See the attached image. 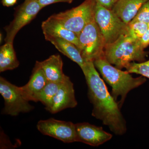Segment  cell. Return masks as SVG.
Masks as SVG:
<instances>
[{"instance_id":"obj_1","label":"cell","mask_w":149,"mask_h":149,"mask_svg":"<svg viewBox=\"0 0 149 149\" xmlns=\"http://www.w3.org/2000/svg\"><path fill=\"white\" fill-rule=\"evenodd\" d=\"M82 71L88 85V99L93 105L92 116L101 120L115 135L125 134L127 131L126 121L93 62L86 61Z\"/></svg>"},{"instance_id":"obj_2","label":"cell","mask_w":149,"mask_h":149,"mask_svg":"<svg viewBox=\"0 0 149 149\" xmlns=\"http://www.w3.org/2000/svg\"><path fill=\"white\" fill-rule=\"evenodd\" d=\"M94 65L102 74L104 80L111 87V95L121 109L127 94L133 89L146 83V77L141 75L134 78L127 71H122L109 63L104 56L95 60Z\"/></svg>"},{"instance_id":"obj_3","label":"cell","mask_w":149,"mask_h":149,"mask_svg":"<svg viewBox=\"0 0 149 149\" xmlns=\"http://www.w3.org/2000/svg\"><path fill=\"white\" fill-rule=\"evenodd\" d=\"M148 52L141 47L138 40L123 35L113 42L106 44L104 56L112 65L122 69L132 62L146 61Z\"/></svg>"},{"instance_id":"obj_4","label":"cell","mask_w":149,"mask_h":149,"mask_svg":"<svg viewBox=\"0 0 149 149\" xmlns=\"http://www.w3.org/2000/svg\"><path fill=\"white\" fill-rule=\"evenodd\" d=\"M97 4V0H85L78 6L52 16L78 37L84 27L95 19Z\"/></svg>"},{"instance_id":"obj_5","label":"cell","mask_w":149,"mask_h":149,"mask_svg":"<svg viewBox=\"0 0 149 149\" xmlns=\"http://www.w3.org/2000/svg\"><path fill=\"white\" fill-rule=\"evenodd\" d=\"M79 50L85 61H94L104 56L105 41L94 19L83 29L78 36Z\"/></svg>"},{"instance_id":"obj_6","label":"cell","mask_w":149,"mask_h":149,"mask_svg":"<svg viewBox=\"0 0 149 149\" xmlns=\"http://www.w3.org/2000/svg\"><path fill=\"white\" fill-rule=\"evenodd\" d=\"M95 20L100 29L106 44L113 42L123 35L128 34L129 26L112 10L97 2Z\"/></svg>"},{"instance_id":"obj_7","label":"cell","mask_w":149,"mask_h":149,"mask_svg":"<svg viewBox=\"0 0 149 149\" xmlns=\"http://www.w3.org/2000/svg\"><path fill=\"white\" fill-rule=\"evenodd\" d=\"M0 93L4 100L3 114L17 116L20 113L29 112L34 109L24 97L20 87L2 77H0Z\"/></svg>"},{"instance_id":"obj_8","label":"cell","mask_w":149,"mask_h":149,"mask_svg":"<svg viewBox=\"0 0 149 149\" xmlns=\"http://www.w3.org/2000/svg\"><path fill=\"white\" fill-rule=\"evenodd\" d=\"M42 8L38 0H25L19 6L13 20L5 28L6 32L5 42L13 43L15 37L20 29L32 21Z\"/></svg>"},{"instance_id":"obj_9","label":"cell","mask_w":149,"mask_h":149,"mask_svg":"<svg viewBox=\"0 0 149 149\" xmlns=\"http://www.w3.org/2000/svg\"><path fill=\"white\" fill-rule=\"evenodd\" d=\"M37 127L43 135L50 136L63 143L77 142L75 124L70 121L50 118L38 121Z\"/></svg>"},{"instance_id":"obj_10","label":"cell","mask_w":149,"mask_h":149,"mask_svg":"<svg viewBox=\"0 0 149 149\" xmlns=\"http://www.w3.org/2000/svg\"><path fill=\"white\" fill-rule=\"evenodd\" d=\"M77 142H80L93 147H97L109 141L112 134L106 132L102 127L83 122L75 124Z\"/></svg>"},{"instance_id":"obj_11","label":"cell","mask_w":149,"mask_h":149,"mask_svg":"<svg viewBox=\"0 0 149 149\" xmlns=\"http://www.w3.org/2000/svg\"><path fill=\"white\" fill-rule=\"evenodd\" d=\"M74 85L68 76L63 81L50 104L45 109L51 113H56L68 108L77 106Z\"/></svg>"},{"instance_id":"obj_12","label":"cell","mask_w":149,"mask_h":149,"mask_svg":"<svg viewBox=\"0 0 149 149\" xmlns=\"http://www.w3.org/2000/svg\"><path fill=\"white\" fill-rule=\"evenodd\" d=\"M48 83L40 61H37L28 83L20 88L29 101L37 102L38 96Z\"/></svg>"},{"instance_id":"obj_13","label":"cell","mask_w":149,"mask_h":149,"mask_svg":"<svg viewBox=\"0 0 149 149\" xmlns=\"http://www.w3.org/2000/svg\"><path fill=\"white\" fill-rule=\"evenodd\" d=\"M42 29L46 40L52 37L62 38L73 43L79 49L78 36L65 28L52 16H51L42 22Z\"/></svg>"},{"instance_id":"obj_14","label":"cell","mask_w":149,"mask_h":149,"mask_svg":"<svg viewBox=\"0 0 149 149\" xmlns=\"http://www.w3.org/2000/svg\"><path fill=\"white\" fill-rule=\"evenodd\" d=\"M40 63L48 82H63L68 77L63 73V62L59 55L51 56Z\"/></svg>"},{"instance_id":"obj_15","label":"cell","mask_w":149,"mask_h":149,"mask_svg":"<svg viewBox=\"0 0 149 149\" xmlns=\"http://www.w3.org/2000/svg\"><path fill=\"white\" fill-rule=\"evenodd\" d=\"M46 40L51 42L59 52L76 63L82 70L84 69L86 65V61L81 55L79 49L74 44L58 37H49Z\"/></svg>"},{"instance_id":"obj_16","label":"cell","mask_w":149,"mask_h":149,"mask_svg":"<svg viewBox=\"0 0 149 149\" xmlns=\"http://www.w3.org/2000/svg\"><path fill=\"white\" fill-rule=\"evenodd\" d=\"M148 0H119L112 10L121 19L129 24L139 9Z\"/></svg>"},{"instance_id":"obj_17","label":"cell","mask_w":149,"mask_h":149,"mask_svg":"<svg viewBox=\"0 0 149 149\" xmlns=\"http://www.w3.org/2000/svg\"><path fill=\"white\" fill-rule=\"evenodd\" d=\"M19 64L13 43L6 42L0 48V72L12 70L18 67Z\"/></svg>"},{"instance_id":"obj_18","label":"cell","mask_w":149,"mask_h":149,"mask_svg":"<svg viewBox=\"0 0 149 149\" xmlns=\"http://www.w3.org/2000/svg\"><path fill=\"white\" fill-rule=\"evenodd\" d=\"M63 82H48L38 96V102L43 104L45 108L48 107Z\"/></svg>"},{"instance_id":"obj_19","label":"cell","mask_w":149,"mask_h":149,"mask_svg":"<svg viewBox=\"0 0 149 149\" xmlns=\"http://www.w3.org/2000/svg\"><path fill=\"white\" fill-rule=\"evenodd\" d=\"M126 71L130 73H136L149 79V60L141 63L132 62L125 67Z\"/></svg>"},{"instance_id":"obj_20","label":"cell","mask_w":149,"mask_h":149,"mask_svg":"<svg viewBox=\"0 0 149 149\" xmlns=\"http://www.w3.org/2000/svg\"><path fill=\"white\" fill-rule=\"evenodd\" d=\"M129 29L127 35L135 40L141 39L148 29V24L143 22H136L128 24Z\"/></svg>"},{"instance_id":"obj_21","label":"cell","mask_w":149,"mask_h":149,"mask_svg":"<svg viewBox=\"0 0 149 149\" xmlns=\"http://www.w3.org/2000/svg\"><path fill=\"white\" fill-rule=\"evenodd\" d=\"M143 22L148 24L149 22V0L141 6L136 16L130 23L136 22Z\"/></svg>"},{"instance_id":"obj_22","label":"cell","mask_w":149,"mask_h":149,"mask_svg":"<svg viewBox=\"0 0 149 149\" xmlns=\"http://www.w3.org/2000/svg\"><path fill=\"white\" fill-rule=\"evenodd\" d=\"M40 6L44 8L49 5L55 3H57L63 2L71 3L73 0H38Z\"/></svg>"},{"instance_id":"obj_23","label":"cell","mask_w":149,"mask_h":149,"mask_svg":"<svg viewBox=\"0 0 149 149\" xmlns=\"http://www.w3.org/2000/svg\"><path fill=\"white\" fill-rule=\"evenodd\" d=\"M141 47L145 49L149 46V27L141 39L138 40Z\"/></svg>"},{"instance_id":"obj_24","label":"cell","mask_w":149,"mask_h":149,"mask_svg":"<svg viewBox=\"0 0 149 149\" xmlns=\"http://www.w3.org/2000/svg\"><path fill=\"white\" fill-rule=\"evenodd\" d=\"M119 0H97V2L105 8L112 10L113 6Z\"/></svg>"},{"instance_id":"obj_25","label":"cell","mask_w":149,"mask_h":149,"mask_svg":"<svg viewBox=\"0 0 149 149\" xmlns=\"http://www.w3.org/2000/svg\"><path fill=\"white\" fill-rule=\"evenodd\" d=\"M17 0H2L3 5L6 7H10L13 6L16 3Z\"/></svg>"},{"instance_id":"obj_26","label":"cell","mask_w":149,"mask_h":149,"mask_svg":"<svg viewBox=\"0 0 149 149\" xmlns=\"http://www.w3.org/2000/svg\"><path fill=\"white\" fill-rule=\"evenodd\" d=\"M148 27H149V22L148 23Z\"/></svg>"}]
</instances>
